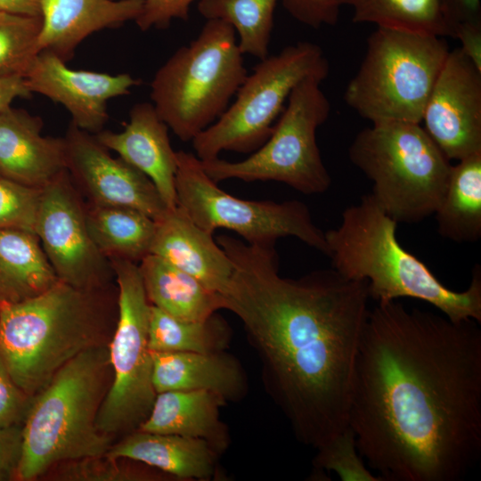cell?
Instances as JSON below:
<instances>
[{
	"label": "cell",
	"mask_w": 481,
	"mask_h": 481,
	"mask_svg": "<svg viewBox=\"0 0 481 481\" xmlns=\"http://www.w3.org/2000/svg\"><path fill=\"white\" fill-rule=\"evenodd\" d=\"M348 426L383 481H460L481 457V330L408 308L369 311Z\"/></svg>",
	"instance_id": "6da1fadb"
},
{
	"label": "cell",
	"mask_w": 481,
	"mask_h": 481,
	"mask_svg": "<svg viewBox=\"0 0 481 481\" xmlns=\"http://www.w3.org/2000/svg\"><path fill=\"white\" fill-rule=\"evenodd\" d=\"M216 242L233 263L222 294L261 364L264 387L296 438L318 448L348 427L357 354L370 309L366 281L335 269L279 274L275 245L230 235Z\"/></svg>",
	"instance_id": "7a4b0ae2"
},
{
	"label": "cell",
	"mask_w": 481,
	"mask_h": 481,
	"mask_svg": "<svg viewBox=\"0 0 481 481\" xmlns=\"http://www.w3.org/2000/svg\"><path fill=\"white\" fill-rule=\"evenodd\" d=\"M397 223L372 195L347 207L340 224L324 232L332 268L344 277L366 281L376 302L411 298L436 307L453 322H481V267L476 265L463 291L448 289L430 269L401 246Z\"/></svg>",
	"instance_id": "3957f363"
},
{
	"label": "cell",
	"mask_w": 481,
	"mask_h": 481,
	"mask_svg": "<svg viewBox=\"0 0 481 481\" xmlns=\"http://www.w3.org/2000/svg\"><path fill=\"white\" fill-rule=\"evenodd\" d=\"M105 290L59 281L27 300L0 302V359L26 394H37L80 353L106 345Z\"/></svg>",
	"instance_id": "277c9868"
},
{
	"label": "cell",
	"mask_w": 481,
	"mask_h": 481,
	"mask_svg": "<svg viewBox=\"0 0 481 481\" xmlns=\"http://www.w3.org/2000/svg\"><path fill=\"white\" fill-rule=\"evenodd\" d=\"M112 379L106 345L63 365L37 393L22 423V452L15 480L33 481L59 463L105 454L113 436L97 415Z\"/></svg>",
	"instance_id": "5b68a950"
},
{
	"label": "cell",
	"mask_w": 481,
	"mask_h": 481,
	"mask_svg": "<svg viewBox=\"0 0 481 481\" xmlns=\"http://www.w3.org/2000/svg\"><path fill=\"white\" fill-rule=\"evenodd\" d=\"M247 75L232 27L207 20L156 71L151 103L181 141L192 142L225 111Z\"/></svg>",
	"instance_id": "8992f818"
},
{
	"label": "cell",
	"mask_w": 481,
	"mask_h": 481,
	"mask_svg": "<svg viewBox=\"0 0 481 481\" xmlns=\"http://www.w3.org/2000/svg\"><path fill=\"white\" fill-rule=\"evenodd\" d=\"M348 157L397 224L420 223L435 214L452 165L421 124L412 122L371 124L355 135Z\"/></svg>",
	"instance_id": "52a82bcc"
},
{
	"label": "cell",
	"mask_w": 481,
	"mask_h": 481,
	"mask_svg": "<svg viewBox=\"0 0 481 481\" xmlns=\"http://www.w3.org/2000/svg\"><path fill=\"white\" fill-rule=\"evenodd\" d=\"M444 37L377 28L344 94L346 103L371 124L420 123L422 112L449 54Z\"/></svg>",
	"instance_id": "ba28073f"
},
{
	"label": "cell",
	"mask_w": 481,
	"mask_h": 481,
	"mask_svg": "<svg viewBox=\"0 0 481 481\" xmlns=\"http://www.w3.org/2000/svg\"><path fill=\"white\" fill-rule=\"evenodd\" d=\"M326 77L314 75L294 87L271 135L247 159L200 160L206 174L216 183L276 181L308 195L328 191L331 178L316 142V131L330 112L321 88Z\"/></svg>",
	"instance_id": "9c48e42d"
},
{
	"label": "cell",
	"mask_w": 481,
	"mask_h": 481,
	"mask_svg": "<svg viewBox=\"0 0 481 481\" xmlns=\"http://www.w3.org/2000/svg\"><path fill=\"white\" fill-rule=\"evenodd\" d=\"M259 61L233 102L192 141L200 160L216 159L223 151L252 153L257 150L271 135L294 87L314 75L327 77L330 69L322 48L307 41Z\"/></svg>",
	"instance_id": "30bf717a"
},
{
	"label": "cell",
	"mask_w": 481,
	"mask_h": 481,
	"mask_svg": "<svg viewBox=\"0 0 481 481\" xmlns=\"http://www.w3.org/2000/svg\"><path fill=\"white\" fill-rule=\"evenodd\" d=\"M118 283L117 322L108 345L112 379L96 426L107 435L129 434L149 416L157 393L149 348L151 304L137 263L110 259Z\"/></svg>",
	"instance_id": "8fae6325"
},
{
	"label": "cell",
	"mask_w": 481,
	"mask_h": 481,
	"mask_svg": "<svg viewBox=\"0 0 481 481\" xmlns=\"http://www.w3.org/2000/svg\"><path fill=\"white\" fill-rule=\"evenodd\" d=\"M177 205L201 228L214 233L232 231L250 245L271 246L291 236L327 256L324 232L314 223L308 207L299 200H247L217 186L193 153L176 151Z\"/></svg>",
	"instance_id": "7c38bea8"
},
{
	"label": "cell",
	"mask_w": 481,
	"mask_h": 481,
	"mask_svg": "<svg viewBox=\"0 0 481 481\" xmlns=\"http://www.w3.org/2000/svg\"><path fill=\"white\" fill-rule=\"evenodd\" d=\"M36 234L59 281L84 290L107 289L111 264L90 237L86 207L67 170L43 188Z\"/></svg>",
	"instance_id": "4fadbf2b"
},
{
	"label": "cell",
	"mask_w": 481,
	"mask_h": 481,
	"mask_svg": "<svg viewBox=\"0 0 481 481\" xmlns=\"http://www.w3.org/2000/svg\"><path fill=\"white\" fill-rule=\"evenodd\" d=\"M420 124L449 160L481 152V70L459 47L450 50Z\"/></svg>",
	"instance_id": "5bb4252c"
},
{
	"label": "cell",
	"mask_w": 481,
	"mask_h": 481,
	"mask_svg": "<svg viewBox=\"0 0 481 481\" xmlns=\"http://www.w3.org/2000/svg\"><path fill=\"white\" fill-rule=\"evenodd\" d=\"M63 140L66 170L90 205L131 208L154 220L167 211L151 179L121 158H113L94 135L70 122Z\"/></svg>",
	"instance_id": "9a60e30c"
},
{
	"label": "cell",
	"mask_w": 481,
	"mask_h": 481,
	"mask_svg": "<svg viewBox=\"0 0 481 481\" xmlns=\"http://www.w3.org/2000/svg\"><path fill=\"white\" fill-rule=\"evenodd\" d=\"M31 93L60 103L78 128L95 135L109 119V100L127 95L141 81L128 73L108 74L73 69L56 54L38 53L24 75Z\"/></svg>",
	"instance_id": "2e32d148"
},
{
	"label": "cell",
	"mask_w": 481,
	"mask_h": 481,
	"mask_svg": "<svg viewBox=\"0 0 481 481\" xmlns=\"http://www.w3.org/2000/svg\"><path fill=\"white\" fill-rule=\"evenodd\" d=\"M168 129L151 102H137L131 108L122 131L102 130L94 136L105 148L148 176L166 206L173 208L177 206V156Z\"/></svg>",
	"instance_id": "e0dca14e"
},
{
	"label": "cell",
	"mask_w": 481,
	"mask_h": 481,
	"mask_svg": "<svg viewBox=\"0 0 481 481\" xmlns=\"http://www.w3.org/2000/svg\"><path fill=\"white\" fill-rule=\"evenodd\" d=\"M43 122L12 106L0 112V176L43 189L66 170L63 138L42 135Z\"/></svg>",
	"instance_id": "ac0fdd59"
},
{
	"label": "cell",
	"mask_w": 481,
	"mask_h": 481,
	"mask_svg": "<svg viewBox=\"0 0 481 481\" xmlns=\"http://www.w3.org/2000/svg\"><path fill=\"white\" fill-rule=\"evenodd\" d=\"M151 253L223 294L233 273V263L213 239L180 206L167 208L155 220Z\"/></svg>",
	"instance_id": "d6986e66"
},
{
	"label": "cell",
	"mask_w": 481,
	"mask_h": 481,
	"mask_svg": "<svg viewBox=\"0 0 481 481\" xmlns=\"http://www.w3.org/2000/svg\"><path fill=\"white\" fill-rule=\"evenodd\" d=\"M142 6L143 0H41L39 53L67 62L87 37L135 20Z\"/></svg>",
	"instance_id": "ffe728a7"
},
{
	"label": "cell",
	"mask_w": 481,
	"mask_h": 481,
	"mask_svg": "<svg viewBox=\"0 0 481 481\" xmlns=\"http://www.w3.org/2000/svg\"><path fill=\"white\" fill-rule=\"evenodd\" d=\"M152 383L156 393L172 390H206L227 403L239 402L249 393L247 373L240 362L224 351L155 352Z\"/></svg>",
	"instance_id": "44dd1931"
},
{
	"label": "cell",
	"mask_w": 481,
	"mask_h": 481,
	"mask_svg": "<svg viewBox=\"0 0 481 481\" xmlns=\"http://www.w3.org/2000/svg\"><path fill=\"white\" fill-rule=\"evenodd\" d=\"M106 454L141 462L177 480L223 477L221 454L200 438L137 429L112 444Z\"/></svg>",
	"instance_id": "7402d4cb"
},
{
	"label": "cell",
	"mask_w": 481,
	"mask_h": 481,
	"mask_svg": "<svg viewBox=\"0 0 481 481\" xmlns=\"http://www.w3.org/2000/svg\"><path fill=\"white\" fill-rule=\"evenodd\" d=\"M226 404L219 395L206 390L158 393L138 430L203 439L222 454L231 443L228 427L220 418V409Z\"/></svg>",
	"instance_id": "603a6c76"
},
{
	"label": "cell",
	"mask_w": 481,
	"mask_h": 481,
	"mask_svg": "<svg viewBox=\"0 0 481 481\" xmlns=\"http://www.w3.org/2000/svg\"><path fill=\"white\" fill-rule=\"evenodd\" d=\"M139 265L151 305L183 321H202L224 309L221 294L161 257L149 254Z\"/></svg>",
	"instance_id": "cb8c5ba5"
},
{
	"label": "cell",
	"mask_w": 481,
	"mask_h": 481,
	"mask_svg": "<svg viewBox=\"0 0 481 481\" xmlns=\"http://www.w3.org/2000/svg\"><path fill=\"white\" fill-rule=\"evenodd\" d=\"M58 281L36 233L0 229V302L27 300Z\"/></svg>",
	"instance_id": "d4e9b609"
},
{
	"label": "cell",
	"mask_w": 481,
	"mask_h": 481,
	"mask_svg": "<svg viewBox=\"0 0 481 481\" xmlns=\"http://www.w3.org/2000/svg\"><path fill=\"white\" fill-rule=\"evenodd\" d=\"M438 233L457 243L481 238V152L452 165L444 195L435 214Z\"/></svg>",
	"instance_id": "484cf974"
},
{
	"label": "cell",
	"mask_w": 481,
	"mask_h": 481,
	"mask_svg": "<svg viewBox=\"0 0 481 481\" xmlns=\"http://www.w3.org/2000/svg\"><path fill=\"white\" fill-rule=\"evenodd\" d=\"M88 232L100 252L110 259L135 263L151 253L156 222L126 207H86Z\"/></svg>",
	"instance_id": "4316f807"
},
{
	"label": "cell",
	"mask_w": 481,
	"mask_h": 481,
	"mask_svg": "<svg viewBox=\"0 0 481 481\" xmlns=\"http://www.w3.org/2000/svg\"><path fill=\"white\" fill-rule=\"evenodd\" d=\"M353 9V20L377 28L452 37L441 0H337Z\"/></svg>",
	"instance_id": "83f0119b"
},
{
	"label": "cell",
	"mask_w": 481,
	"mask_h": 481,
	"mask_svg": "<svg viewBox=\"0 0 481 481\" xmlns=\"http://www.w3.org/2000/svg\"><path fill=\"white\" fill-rule=\"evenodd\" d=\"M148 337L151 351L209 353L226 350L232 330L216 313L202 321H183L151 305Z\"/></svg>",
	"instance_id": "f1b7e54d"
},
{
	"label": "cell",
	"mask_w": 481,
	"mask_h": 481,
	"mask_svg": "<svg viewBox=\"0 0 481 481\" xmlns=\"http://www.w3.org/2000/svg\"><path fill=\"white\" fill-rule=\"evenodd\" d=\"M278 1L200 0L197 8L206 20H220L232 27L242 54L263 60L269 55L273 14Z\"/></svg>",
	"instance_id": "f546056e"
},
{
	"label": "cell",
	"mask_w": 481,
	"mask_h": 481,
	"mask_svg": "<svg viewBox=\"0 0 481 481\" xmlns=\"http://www.w3.org/2000/svg\"><path fill=\"white\" fill-rule=\"evenodd\" d=\"M40 17L0 13V77H24L38 54Z\"/></svg>",
	"instance_id": "4dcf8cb0"
},
{
	"label": "cell",
	"mask_w": 481,
	"mask_h": 481,
	"mask_svg": "<svg viewBox=\"0 0 481 481\" xmlns=\"http://www.w3.org/2000/svg\"><path fill=\"white\" fill-rule=\"evenodd\" d=\"M315 450L313 480L315 477L330 480L326 473L334 472L342 481H383L361 457L349 426Z\"/></svg>",
	"instance_id": "1f68e13d"
},
{
	"label": "cell",
	"mask_w": 481,
	"mask_h": 481,
	"mask_svg": "<svg viewBox=\"0 0 481 481\" xmlns=\"http://www.w3.org/2000/svg\"><path fill=\"white\" fill-rule=\"evenodd\" d=\"M126 459L102 454L59 463L56 477L69 481L155 480L159 476L143 470V463H124ZM57 466V465H56Z\"/></svg>",
	"instance_id": "d6a6232c"
},
{
	"label": "cell",
	"mask_w": 481,
	"mask_h": 481,
	"mask_svg": "<svg viewBox=\"0 0 481 481\" xmlns=\"http://www.w3.org/2000/svg\"><path fill=\"white\" fill-rule=\"evenodd\" d=\"M42 191L0 176V229L36 233Z\"/></svg>",
	"instance_id": "836d02e7"
},
{
	"label": "cell",
	"mask_w": 481,
	"mask_h": 481,
	"mask_svg": "<svg viewBox=\"0 0 481 481\" xmlns=\"http://www.w3.org/2000/svg\"><path fill=\"white\" fill-rule=\"evenodd\" d=\"M195 1L143 0L141 12L135 21L142 31L167 29L173 20H188L190 6Z\"/></svg>",
	"instance_id": "e575fe53"
},
{
	"label": "cell",
	"mask_w": 481,
	"mask_h": 481,
	"mask_svg": "<svg viewBox=\"0 0 481 481\" xmlns=\"http://www.w3.org/2000/svg\"><path fill=\"white\" fill-rule=\"evenodd\" d=\"M31 398L14 382L0 359V428L22 424Z\"/></svg>",
	"instance_id": "d590c367"
},
{
	"label": "cell",
	"mask_w": 481,
	"mask_h": 481,
	"mask_svg": "<svg viewBox=\"0 0 481 481\" xmlns=\"http://www.w3.org/2000/svg\"><path fill=\"white\" fill-rule=\"evenodd\" d=\"M285 10L298 21L311 28L337 23L339 4L337 0H280Z\"/></svg>",
	"instance_id": "8d00e7d4"
},
{
	"label": "cell",
	"mask_w": 481,
	"mask_h": 481,
	"mask_svg": "<svg viewBox=\"0 0 481 481\" xmlns=\"http://www.w3.org/2000/svg\"><path fill=\"white\" fill-rule=\"evenodd\" d=\"M22 452V424L0 428V481L15 480Z\"/></svg>",
	"instance_id": "74e56055"
},
{
	"label": "cell",
	"mask_w": 481,
	"mask_h": 481,
	"mask_svg": "<svg viewBox=\"0 0 481 481\" xmlns=\"http://www.w3.org/2000/svg\"><path fill=\"white\" fill-rule=\"evenodd\" d=\"M452 37L460 42V50L481 70V23L466 22L454 27Z\"/></svg>",
	"instance_id": "f35d334b"
},
{
	"label": "cell",
	"mask_w": 481,
	"mask_h": 481,
	"mask_svg": "<svg viewBox=\"0 0 481 481\" xmlns=\"http://www.w3.org/2000/svg\"><path fill=\"white\" fill-rule=\"evenodd\" d=\"M441 2L452 33L454 27L459 24L481 23V0H441Z\"/></svg>",
	"instance_id": "ab89813d"
},
{
	"label": "cell",
	"mask_w": 481,
	"mask_h": 481,
	"mask_svg": "<svg viewBox=\"0 0 481 481\" xmlns=\"http://www.w3.org/2000/svg\"><path fill=\"white\" fill-rule=\"evenodd\" d=\"M32 93L23 77H0V112L17 98H29Z\"/></svg>",
	"instance_id": "60d3db41"
},
{
	"label": "cell",
	"mask_w": 481,
	"mask_h": 481,
	"mask_svg": "<svg viewBox=\"0 0 481 481\" xmlns=\"http://www.w3.org/2000/svg\"><path fill=\"white\" fill-rule=\"evenodd\" d=\"M0 12L12 15L41 18V0H0Z\"/></svg>",
	"instance_id": "b9f144b4"
},
{
	"label": "cell",
	"mask_w": 481,
	"mask_h": 481,
	"mask_svg": "<svg viewBox=\"0 0 481 481\" xmlns=\"http://www.w3.org/2000/svg\"><path fill=\"white\" fill-rule=\"evenodd\" d=\"M0 13H2V12H0Z\"/></svg>",
	"instance_id": "7bdbcfd3"
}]
</instances>
